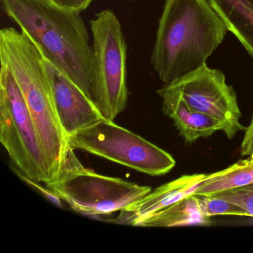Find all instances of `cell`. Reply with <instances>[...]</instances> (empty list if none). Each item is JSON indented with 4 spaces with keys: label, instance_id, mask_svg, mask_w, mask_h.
Here are the masks:
<instances>
[{
    "label": "cell",
    "instance_id": "cell-4",
    "mask_svg": "<svg viewBox=\"0 0 253 253\" xmlns=\"http://www.w3.org/2000/svg\"><path fill=\"white\" fill-rule=\"evenodd\" d=\"M69 145L57 178L47 183L77 212L106 215L131 205L152 192L149 186L97 174L80 162Z\"/></svg>",
    "mask_w": 253,
    "mask_h": 253
},
{
    "label": "cell",
    "instance_id": "cell-1",
    "mask_svg": "<svg viewBox=\"0 0 253 253\" xmlns=\"http://www.w3.org/2000/svg\"><path fill=\"white\" fill-rule=\"evenodd\" d=\"M1 2L5 14L18 25L43 58L78 85L99 110L94 51L80 13L57 6L49 0Z\"/></svg>",
    "mask_w": 253,
    "mask_h": 253
},
{
    "label": "cell",
    "instance_id": "cell-18",
    "mask_svg": "<svg viewBox=\"0 0 253 253\" xmlns=\"http://www.w3.org/2000/svg\"><path fill=\"white\" fill-rule=\"evenodd\" d=\"M50 2L65 9L76 12L85 11L94 0H49Z\"/></svg>",
    "mask_w": 253,
    "mask_h": 253
},
{
    "label": "cell",
    "instance_id": "cell-12",
    "mask_svg": "<svg viewBox=\"0 0 253 253\" xmlns=\"http://www.w3.org/2000/svg\"><path fill=\"white\" fill-rule=\"evenodd\" d=\"M210 217L203 213L198 195H192L137 222L134 226L174 227L208 226Z\"/></svg>",
    "mask_w": 253,
    "mask_h": 253
},
{
    "label": "cell",
    "instance_id": "cell-13",
    "mask_svg": "<svg viewBox=\"0 0 253 253\" xmlns=\"http://www.w3.org/2000/svg\"><path fill=\"white\" fill-rule=\"evenodd\" d=\"M253 58V0H208Z\"/></svg>",
    "mask_w": 253,
    "mask_h": 253
},
{
    "label": "cell",
    "instance_id": "cell-20",
    "mask_svg": "<svg viewBox=\"0 0 253 253\" xmlns=\"http://www.w3.org/2000/svg\"><path fill=\"white\" fill-rule=\"evenodd\" d=\"M129 1H134V0H129Z\"/></svg>",
    "mask_w": 253,
    "mask_h": 253
},
{
    "label": "cell",
    "instance_id": "cell-16",
    "mask_svg": "<svg viewBox=\"0 0 253 253\" xmlns=\"http://www.w3.org/2000/svg\"><path fill=\"white\" fill-rule=\"evenodd\" d=\"M214 196L227 200L240 206L245 210L249 217L253 218V183L244 187L220 192Z\"/></svg>",
    "mask_w": 253,
    "mask_h": 253
},
{
    "label": "cell",
    "instance_id": "cell-6",
    "mask_svg": "<svg viewBox=\"0 0 253 253\" xmlns=\"http://www.w3.org/2000/svg\"><path fill=\"white\" fill-rule=\"evenodd\" d=\"M68 142L74 149L151 176L167 174L176 165L174 158L164 149L105 118L72 134Z\"/></svg>",
    "mask_w": 253,
    "mask_h": 253
},
{
    "label": "cell",
    "instance_id": "cell-14",
    "mask_svg": "<svg viewBox=\"0 0 253 253\" xmlns=\"http://www.w3.org/2000/svg\"><path fill=\"white\" fill-rule=\"evenodd\" d=\"M253 183V155L239 160L217 172L205 174L196 195H214Z\"/></svg>",
    "mask_w": 253,
    "mask_h": 253
},
{
    "label": "cell",
    "instance_id": "cell-9",
    "mask_svg": "<svg viewBox=\"0 0 253 253\" xmlns=\"http://www.w3.org/2000/svg\"><path fill=\"white\" fill-rule=\"evenodd\" d=\"M54 106L67 137L103 119L100 111L63 72L43 58Z\"/></svg>",
    "mask_w": 253,
    "mask_h": 253
},
{
    "label": "cell",
    "instance_id": "cell-5",
    "mask_svg": "<svg viewBox=\"0 0 253 253\" xmlns=\"http://www.w3.org/2000/svg\"><path fill=\"white\" fill-rule=\"evenodd\" d=\"M0 141L22 174L45 184L49 182L36 126L14 75L3 62L0 71Z\"/></svg>",
    "mask_w": 253,
    "mask_h": 253
},
{
    "label": "cell",
    "instance_id": "cell-10",
    "mask_svg": "<svg viewBox=\"0 0 253 253\" xmlns=\"http://www.w3.org/2000/svg\"><path fill=\"white\" fill-rule=\"evenodd\" d=\"M204 174L183 175L155 189L140 201L121 210L119 216L112 222L134 226L137 222L172 205L180 200L195 195L204 180Z\"/></svg>",
    "mask_w": 253,
    "mask_h": 253
},
{
    "label": "cell",
    "instance_id": "cell-3",
    "mask_svg": "<svg viewBox=\"0 0 253 253\" xmlns=\"http://www.w3.org/2000/svg\"><path fill=\"white\" fill-rule=\"evenodd\" d=\"M0 60L11 69L24 96L46 158L48 183H51L69 144L54 106L43 57L24 34L7 27L0 31Z\"/></svg>",
    "mask_w": 253,
    "mask_h": 253
},
{
    "label": "cell",
    "instance_id": "cell-15",
    "mask_svg": "<svg viewBox=\"0 0 253 253\" xmlns=\"http://www.w3.org/2000/svg\"><path fill=\"white\" fill-rule=\"evenodd\" d=\"M203 213L207 217L217 215L248 217L245 210L227 200L214 195H198Z\"/></svg>",
    "mask_w": 253,
    "mask_h": 253
},
{
    "label": "cell",
    "instance_id": "cell-11",
    "mask_svg": "<svg viewBox=\"0 0 253 253\" xmlns=\"http://www.w3.org/2000/svg\"><path fill=\"white\" fill-rule=\"evenodd\" d=\"M157 93L162 99L163 112L174 121L186 143L207 138L223 130L220 121L191 109L180 94L168 85H164Z\"/></svg>",
    "mask_w": 253,
    "mask_h": 253
},
{
    "label": "cell",
    "instance_id": "cell-8",
    "mask_svg": "<svg viewBox=\"0 0 253 253\" xmlns=\"http://www.w3.org/2000/svg\"><path fill=\"white\" fill-rule=\"evenodd\" d=\"M180 94L191 109L220 121L223 131L232 139L239 131H245L241 124V112L232 86L228 85L224 74L207 64L167 84Z\"/></svg>",
    "mask_w": 253,
    "mask_h": 253
},
{
    "label": "cell",
    "instance_id": "cell-7",
    "mask_svg": "<svg viewBox=\"0 0 253 253\" xmlns=\"http://www.w3.org/2000/svg\"><path fill=\"white\" fill-rule=\"evenodd\" d=\"M99 110L114 121L126 106L127 45L119 19L104 10L90 21Z\"/></svg>",
    "mask_w": 253,
    "mask_h": 253
},
{
    "label": "cell",
    "instance_id": "cell-2",
    "mask_svg": "<svg viewBox=\"0 0 253 253\" xmlns=\"http://www.w3.org/2000/svg\"><path fill=\"white\" fill-rule=\"evenodd\" d=\"M227 31L208 0H165L151 56L164 85L204 66Z\"/></svg>",
    "mask_w": 253,
    "mask_h": 253
},
{
    "label": "cell",
    "instance_id": "cell-17",
    "mask_svg": "<svg viewBox=\"0 0 253 253\" xmlns=\"http://www.w3.org/2000/svg\"><path fill=\"white\" fill-rule=\"evenodd\" d=\"M14 171H15L16 174L20 177L22 180L25 182L26 184L29 185V186H32L34 189H36L37 191L40 192V193L42 194L45 198H46L47 199L49 200L51 203L55 204L57 207H63V204H62V201L63 200L55 193V192H53L52 190L49 189V188H45L43 186H41V184H39V183L37 181H35V180H31V179L28 178L26 176L22 174L20 171H17L16 169H14Z\"/></svg>",
    "mask_w": 253,
    "mask_h": 253
},
{
    "label": "cell",
    "instance_id": "cell-19",
    "mask_svg": "<svg viewBox=\"0 0 253 253\" xmlns=\"http://www.w3.org/2000/svg\"><path fill=\"white\" fill-rule=\"evenodd\" d=\"M241 154L242 156L253 155V131H245L241 145Z\"/></svg>",
    "mask_w": 253,
    "mask_h": 253
}]
</instances>
